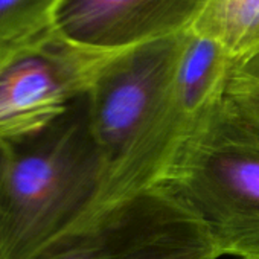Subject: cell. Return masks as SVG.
Instances as JSON below:
<instances>
[{"mask_svg":"<svg viewBox=\"0 0 259 259\" xmlns=\"http://www.w3.org/2000/svg\"><path fill=\"white\" fill-rule=\"evenodd\" d=\"M185 35L117 52L92 84L87 93L90 125L108 180L169 96Z\"/></svg>","mask_w":259,"mask_h":259,"instance_id":"cell-5","label":"cell"},{"mask_svg":"<svg viewBox=\"0 0 259 259\" xmlns=\"http://www.w3.org/2000/svg\"><path fill=\"white\" fill-rule=\"evenodd\" d=\"M61 0H0V46L54 28Z\"/></svg>","mask_w":259,"mask_h":259,"instance_id":"cell-8","label":"cell"},{"mask_svg":"<svg viewBox=\"0 0 259 259\" xmlns=\"http://www.w3.org/2000/svg\"><path fill=\"white\" fill-rule=\"evenodd\" d=\"M7 160H8V150L5 145H0V185H2V179H4V172H5V166H7ZM0 259H5L4 254V242H2V232H0Z\"/></svg>","mask_w":259,"mask_h":259,"instance_id":"cell-10","label":"cell"},{"mask_svg":"<svg viewBox=\"0 0 259 259\" xmlns=\"http://www.w3.org/2000/svg\"><path fill=\"white\" fill-rule=\"evenodd\" d=\"M0 185L5 259H34L102 206L108 171L87 95L40 133L7 147Z\"/></svg>","mask_w":259,"mask_h":259,"instance_id":"cell-1","label":"cell"},{"mask_svg":"<svg viewBox=\"0 0 259 259\" xmlns=\"http://www.w3.org/2000/svg\"><path fill=\"white\" fill-rule=\"evenodd\" d=\"M156 186L204 227L220 256L259 259V122L226 95Z\"/></svg>","mask_w":259,"mask_h":259,"instance_id":"cell-2","label":"cell"},{"mask_svg":"<svg viewBox=\"0 0 259 259\" xmlns=\"http://www.w3.org/2000/svg\"><path fill=\"white\" fill-rule=\"evenodd\" d=\"M116 54L79 46L55 28L0 46V145L22 142L61 117Z\"/></svg>","mask_w":259,"mask_h":259,"instance_id":"cell-3","label":"cell"},{"mask_svg":"<svg viewBox=\"0 0 259 259\" xmlns=\"http://www.w3.org/2000/svg\"><path fill=\"white\" fill-rule=\"evenodd\" d=\"M224 95L259 122V51L232 63Z\"/></svg>","mask_w":259,"mask_h":259,"instance_id":"cell-9","label":"cell"},{"mask_svg":"<svg viewBox=\"0 0 259 259\" xmlns=\"http://www.w3.org/2000/svg\"><path fill=\"white\" fill-rule=\"evenodd\" d=\"M192 32L212 38L235 60L259 51V0H209Z\"/></svg>","mask_w":259,"mask_h":259,"instance_id":"cell-7","label":"cell"},{"mask_svg":"<svg viewBox=\"0 0 259 259\" xmlns=\"http://www.w3.org/2000/svg\"><path fill=\"white\" fill-rule=\"evenodd\" d=\"M204 227L154 186L98 209L34 259H217Z\"/></svg>","mask_w":259,"mask_h":259,"instance_id":"cell-4","label":"cell"},{"mask_svg":"<svg viewBox=\"0 0 259 259\" xmlns=\"http://www.w3.org/2000/svg\"><path fill=\"white\" fill-rule=\"evenodd\" d=\"M209 0H61L54 28L67 40L101 52H122L188 34Z\"/></svg>","mask_w":259,"mask_h":259,"instance_id":"cell-6","label":"cell"}]
</instances>
